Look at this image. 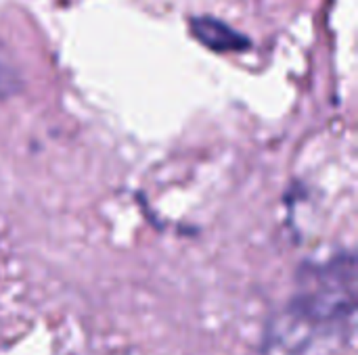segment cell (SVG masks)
<instances>
[{"label":"cell","mask_w":358,"mask_h":355,"mask_svg":"<svg viewBox=\"0 0 358 355\" xmlns=\"http://www.w3.org/2000/svg\"><path fill=\"white\" fill-rule=\"evenodd\" d=\"M19 86H21L19 71H17L15 63L10 61V56L6 54V48L0 44V98L15 94L19 90Z\"/></svg>","instance_id":"cell-3"},{"label":"cell","mask_w":358,"mask_h":355,"mask_svg":"<svg viewBox=\"0 0 358 355\" xmlns=\"http://www.w3.org/2000/svg\"><path fill=\"white\" fill-rule=\"evenodd\" d=\"M191 31L203 46L216 52H235L250 46V40L243 33L214 17H195L191 21Z\"/></svg>","instance_id":"cell-2"},{"label":"cell","mask_w":358,"mask_h":355,"mask_svg":"<svg viewBox=\"0 0 358 355\" xmlns=\"http://www.w3.org/2000/svg\"><path fill=\"white\" fill-rule=\"evenodd\" d=\"M355 257L308 268L298 293L268 333L279 355H325L344 343L355 318Z\"/></svg>","instance_id":"cell-1"}]
</instances>
